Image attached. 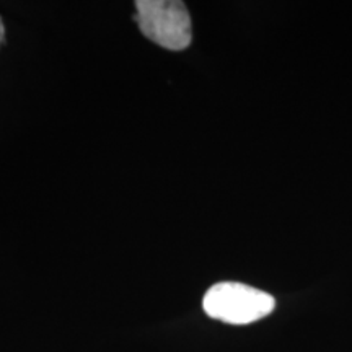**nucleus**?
I'll use <instances>...</instances> for the list:
<instances>
[{"mask_svg": "<svg viewBox=\"0 0 352 352\" xmlns=\"http://www.w3.org/2000/svg\"><path fill=\"white\" fill-rule=\"evenodd\" d=\"M202 308L210 318L228 324H248L271 315L276 300L271 294L240 283H219L206 292Z\"/></svg>", "mask_w": 352, "mask_h": 352, "instance_id": "1", "label": "nucleus"}, {"mask_svg": "<svg viewBox=\"0 0 352 352\" xmlns=\"http://www.w3.org/2000/svg\"><path fill=\"white\" fill-rule=\"evenodd\" d=\"M135 21L145 38L170 51H182L191 44V16L179 0H138Z\"/></svg>", "mask_w": 352, "mask_h": 352, "instance_id": "2", "label": "nucleus"}, {"mask_svg": "<svg viewBox=\"0 0 352 352\" xmlns=\"http://www.w3.org/2000/svg\"><path fill=\"white\" fill-rule=\"evenodd\" d=\"M3 38H6V28H3L2 19H0V44L3 43Z\"/></svg>", "mask_w": 352, "mask_h": 352, "instance_id": "3", "label": "nucleus"}]
</instances>
